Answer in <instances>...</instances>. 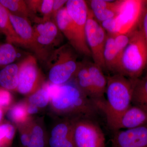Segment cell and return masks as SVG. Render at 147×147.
Segmentation results:
<instances>
[{
  "label": "cell",
  "instance_id": "obj_33",
  "mask_svg": "<svg viewBox=\"0 0 147 147\" xmlns=\"http://www.w3.org/2000/svg\"><path fill=\"white\" fill-rule=\"evenodd\" d=\"M67 1L66 0H54L53 3V10L51 14V20L56 23V18L59 11L63 7Z\"/></svg>",
  "mask_w": 147,
  "mask_h": 147
},
{
  "label": "cell",
  "instance_id": "obj_10",
  "mask_svg": "<svg viewBox=\"0 0 147 147\" xmlns=\"http://www.w3.org/2000/svg\"><path fill=\"white\" fill-rule=\"evenodd\" d=\"M106 120L113 131L137 128L147 124V112L131 105L123 113Z\"/></svg>",
  "mask_w": 147,
  "mask_h": 147
},
{
  "label": "cell",
  "instance_id": "obj_5",
  "mask_svg": "<svg viewBox=\"0 0 147 147\" xmlns=\"http://www.w3.org/2000/svg\"><path fill=\"white\" fill-rule=\"evenodd\" d=\"M50 65L49 79L53 84H64L74 76L79 63L72 48L63 45L55 50L49 61Z\"/></svg>",
  "mask_w": 147,
  "mask_h": 147
},
{
  "label": "cell",
  "instance_id": "obj_22",
  "mask_svg": "<svg viewBox=\"0 0 147 147\" xmlns=\"http://www.w3.org/2000/svg\"><path fill=\"white\" fill-rule=\"evenodd\" d=\"M19 65L11 63L0 71V86L7 90H17L18 84Z\"/></svg>",
  "mask_w": 147,
  "mask_h": 147
},
{
  "label": "cell",
  "instance_id": "obj_31",
  "mask_svg": "<svg viewBox=\"0 0 147 147\" xmlns=\"http://www.w3.org/2000/svg\"><path fill=\"white\" fill-rule=\"evenodd\" d=\"M137 28L142 33L147 45V6L142 13Z\"/></svg>",
  "mask_w": 147,
  "mask_h": 147
},
{
  "label": "cell",
  "instance_id": "obj_26",
  "mask_svg": "<svg viewBox=\"0 0 147 147\" xmlns=\"http://www.w3.org/2000/svg\"><path fill=\"white\" fill-rule=\"evenodd\" d=\"M15 133V129L11 124L0 125V147H7L12 142Z\"/></svg>",
  "mask_w": 147,
  "mask_h": 147
},
{
  "label": "cell",
  "instance_id": "obj_6",
  "mask_svg": "<svg viewBox=\"0 0 147 147\" xmlns=\"http://www.w3.org/2000/svg\"><path fill=\"white\" fill-rule=\"evenodd\" d=\"M92 119L74 121L73 136L76 147H105V138L100 126Z\"/></svg>",
  "mask_w": 147,
  "mask_h": 147
},
{
  "label": "cell",
  "instance_id": "obj_4",
  "mask_svg": "<svg viewBox=\"0 0 147 147\" xmlns=\"http://www.w3.org/2000/svg\"><path fill=\"white\" fill-rule=\"evenodd\" d=\"M147 6V1H119L116 16L100 24L108 34L129 33L137 28L142 13Z\"/></svg>",
  "mask_w": 147,
  "mask_h": 147
},
{
  "label": "cell",
  "instance_id": "obj_35",
  "mask_svg": "<svg viewBox=\"0 0 147 147\" xmlns=\"http://www.w3.org/2000/svg\"><path fill=\"white\" fill-rule=\"evenodd\" d=\"M3 115V111L1 109V108H0V122H1V121L2 120Z\"/></svg>",
  "mask_w": 147,
  "mask_h": 147
},
{
  "label": "cell",
  "instance_id": "obj_21",
  "mask_svg": "<svg viewBox=\"0 0 147 147\" xmlns=\"http://www.w3.org/2000/svg\"><path fill=\"white\" fill-rule=\"evenodd\" d=\"M74 76L78 88L92 101L96 99L93 85L85 63H79Z\"/></svg>",
  "mask_w": 147,
  "mask_h": 147
},
{
  "label": "cell",
  "instance_id": "obj_8",
  "mask_svg": "<svg viewBox=\"0 0 147 147\" xmlns=\"http://www.w3.org/2000/svg\"><path fill=\"white\" fill-rule=\"evenodd\" d=\"M65 6L76 31L80 45V54L91 57L85 34L89 9L87 2L83 0H68Z\"/></svg>",
  "mask_w": 147,
  "mask_h": 147
},
{
  "label": "cell",
  "instance_id": "obj_1",
  "mask_svg": "<svg viewBox=\"0 0 147 147\" xmlns=\"http://www.w3.org/2000/svg\"><path fill=\"white\" fill-rule=\"evenodd\" d=\"M46 88L53 107L59 112L92 119L96 116L98 110L92 100L78 86L53 84Z\"/></svg>",
  "mask_w": 147,
  "mask_h": 147
},
{
  "label": "cell",
  "instance_id": "obj_23",
  "mask_svg": "<svg viewBox=\"0 0 147 147\" xmlns=\"http://www.w3.org/2000/svg\"><path fill=\"white\" fill-rule=\"evenodd\" d=\"M0 29L5 35L7 42L21 45L20 38L14 30L7 10L0 3Z\"/></svg>",
  "mask_w": 147,
  "mask_h": 147
},
{
  "label": "cell",
  "instance_id": "obj_25",
  "mask_svg": "<svg viewBox=\"0 0 147 147\" xmlns=\"http://www.w3.org/2000/svg\"><path fill=\"white\" fill-rule=\"evenodd\" d=\"M50 100V96L46 87L37 90L30 96L28 99L30 104L40 108L47 106Z\"/></svg>",
  "mask_w": 147,
  "mask_h": 147
},
{
  "label": "cell",
  "instance_id": "obj_12",
  "mask_svg": "<svg viewBox=\"0 0 147 147\" xmlns=\"http://www.w3.org/2000/svg\"><path fill=\"white\" fill-rule=\"evenodd\" d=\"M36 53L42 55L43 47L52 46L59 37L60 31L55 22L51 20L37 23L33 27Z\"/></svg>",
  "mask_w": 147,
  "mask_h": 147
},
{
  "label": "cell",
  "instance_id": "obj_27",
  "mask_svg": "<svg viewBox=\"0 0 147 147\" xmlns=\"http://www.w3.org/2000/svg\"><path fill=\"white\" fill-rule=\"evenodd\" d=\"M46 142L43 130L40 126L34 127L30 135V141L28 147H45Z\"/></svg>",
  "mask_w": 147,
  "mask_h": 147
},
{
  "label": "cell",
  "instance_id": "obj_13",
  "mask_svg": "<svg viewBox=\"0 0 147 147\" xmlns=\"http://www.w3.org/2000/svg\"><path fill=\"white\" fill-rule=\"evenodd\" d=\"M74 121L58 124L51 131L50 147H76L73 136Z\"/></svg>",
  "mask_w": 147,
  "mask_h": 147
},
{
  "label": "cell",
  "instance_id": "obj_29",
  "mask_svg": "<svg viewBox=\"0 0 147 147\" xmlns=\"http://www.w3.org/2000/svg\"><path fill=\"white\" fill-rule=\"evenodd\" d=\"M54 0H42L39 6L38 12L42 15V22L51 20Z\"/></svg>",
  "mask_w": 147,
  "mask_h": 147
},
{
  "label": "cell",
  "instance_id": "obj_32",
  "mask_svg": "<svg viewBox=\"0 0 147 147\" xmlns=\"http://www.w3.org/2000/svg\"><path fill=\"white\" fill-rule=\"evenodd\" d=\"M12 101V96L7 90L0 88V108H5Z\"/></svg>",
  "mask_w": 147,
  "mask_h": 147
},
{
  "label": "cell",
  "instance_id": "obj_20",
  "mask_svg": "<svg viewBox=\"0 0 147 147\" xmlns=\"http://www.w3.org/2000/svg\"><path fill=\"white\" fill-rule=\"evenodd\" d=\"M0 3L11 13L25 18L30 21L33 20L36 24L42 22L41 19L36 17L29 8L26 1L22 0H0Z\"/></svg>",
  "mask_w": 147,
  "mask_h": 147
},
{
  "label": "cell",
  "instance_id": "obj_14",
  "mask_svg": "<svg viewBox=\"0 0 147 147\" xmlns=\"http://www.w3.org/2000/svg\"><path fill=\"white\" fill-rule=\"evenodd\" d=\"M7 11L14 30L21 40V45L31 48L36 52L33 28L30 21Z\"/></svg>",
  "mask_w": 147,
  "mask_h": 147
},
{
  "label": "cell",
  "instance_id": "obj_30",
  "mask_svg": "<svg viewBox=\"0 0 147 147\" xmlns=\"http://www.w3.org/2000/svg\"><path fill=\"white\" fill-rule=\"evenodd\" d=\"M112 35V34H111ZM114 38V42L116 47L122 54L128 45L129 41V33L127 34H118L112 35Z\"/></svg>",
  "mask_w": 147,
  "mask_h": 147
},
{
  "label": "cell",
  "instance_id": "obj_7",
  "mask_svg": "<svg viewBox=\"0 0 147 147\" xmlns=\"http://www.w3.org/2000/svg\"><path fill=\"white\" fill-rule=\"evenodd\" d=\"M86 40L89 48L93 62L105 70L103 51L107 33L101 24L95 18L89 8L85 30Z\"/></svg>",
  "mask_w": 147,
  "mask_h": 147
},
{
  "label": "cell",
  "instance_id": "obj_3",
  "mask_svg": "<svg viewBox=\"0 0 147 147\" xmlns=\"http://www.w3.org/2000/svg\"><path fill=\"white\" fill-rule=\"evenodd\" d=\"M129 41L121 57L118 74L138 79L147 70V45L138 28L129 33Z\"/></svg>",
  "mask_w": 147,
  "mask_h": 147
},
{
  "label": "cell",
  "instance_id": "obj_28",
  "mask_svg": "<svg viewBox=\"0 0 147 147\" xmlns=\"http://www.w3.org/2000/svg\"><path fill=\"white\" fill-rule=\"evenodd\" d=\"M27 113V110L24 105L17 104L9 109L7 113V117L11 121L18 123L26 119Z\"/></svg>",
  "mask_w": 147,
  "mask_h": 147
},
{
  "label": "cell",
  "instance_id": "obj_18",
  "mask_svg": "<svg viewBox=\"0 0 147 147\" xmlns=\"http://www.w3.org/2000/svg\"><path fill=\"white\" fill-rule=\"evenodd\" d=\"M130 80L132 89L131 105L147 112V70L138 79Z\"/></svg>",
  "mask_w": 147,
  "mask_h": 147
},
{
  "label": "cell",
  "instance_id": "obj_24",
  "mask_svg": "<svg viewBox=\"0 0 147 147\" xmlns=\"http://www.w3.org/2000/svg\"><path fill=\"white\" fill-rule=\"evenodd\" d=\"M17 53L11 43L0 44V66H6L11 64L16 59Z\"/></svg>",
  "mask_w": 147,
  "mask_h": 147
},
{
  "label": "cell",
  "instance_id": "obj_9",
  "mask_svg": "<svg viewBox=\"0 0 147 147\" xmlns=\"http://www.w3.org/2000/svg\"><path fill=\"white\" fill-rule=\"evenodd\" d=\"M40 79V73L36 59L29 55L19 65L17 90L23 94L34 92L39 85Z\"/></svg>",
  "mask_w": 147,
  "mask_h": 147
},
{
  "label": "cell",
  "instance_id": "obj_36",
  "mask_svg": "<svg viewBox=\"0 0 147 147\" xmlns=\"http://www.w3.org/2000/svg\"><path fill=\"white\" fill-rule=\"evenodd\" d=\"M0 33H2V32L1 31V29H0Z\"/></svg>",
  "mask_w": 147,
  "mask_h": 147
},
{
  "label": "cell",
  "instance_id": "obj_2",
  "mask_svg": "<svg viewBox=\"0 0 147 147\" xmlns=\"http://www.w3.org/2000/svg\"><path fill=\"white\" fill-rule=\"evenodd\" d=\"M106 98L92 101L98 111L105 114L106 119L117 115L131 105V80L120 74L107 77Z\"/></svg>",
  "mask_w": 147,
  "mask_h": 147
},
{
  "label": "cell",
  "instance_id": "obj_15",
  "mask_svg": "<svg viewBox=\"0 0 147 147\" xmlns=\"http://www.w3.org/2000/svg\"><path fill=\"white\" fill-rule=\"evenodd\" d=\"M56 23L60 31L66 38L73 49L80 53V45L76 31L65 6L58 12Z\"/></svg>",
  "mask_w": 147,
  "mask_h": 147
},
{
  "label": "cell",
  "instance_id": "obj_11",
  "mask_svg": "<svg viewBox=\"0 0 147 147\" xmlns=\"http://www.w3.org/2000/svg\"><path fill=\"white\" fill-rule=\"evenodd\" d=\"M111 142L112 147H147V124L113 131Z\"/></svg>",
  "mask_w": 147,
  "mask_h": 147
},
{
  "label": "cell",
  "instance_id": "obj_19",
  "mask_svg": "<svg viewBox=\"0 0 147 147\" xmlns=\"http://www.w3.org/2000/svg\"><path fill=\"white\" fill-rule=\"evenodd\" d=\"M85 63L91 79L97 98L95 100L104 98L107 80V77L103 73V70L93 62L87 61Z\"/></svg>",
  "mask_w": 147,
  "mask_h": 147
},
{
  "label": "cell",
  "instance_id": "obj_16",
  "mask_svg": "<svg viewBox=\"0 0 147 147\" xmlns=\"http://www.w3.org/2000/svg\"><path fill=\"white\" fill-rule=\"evenodd\" d=\"M119 1L91 0L88 1L90 10L100 24L115 17L117 15Z\"/></svg>",
  "mask_w": 147,
  "mask_h": 147
},
{
  "label": "cell",
  "instance_id": "obj_34",
  "mask_svg": "<svg viewBox=\"0 0 147 147\" xmlns=\"http://www.w3.org/2000/svg\"><path fill=\"white\" fill-rule=\"evenodd\" d=\"M27 113L30 115L36 114L38 112V108L34 105L30 104L27 108Z\"/></svg>",
  "mask_w": 147,
  "mask_h": 147
},
{
  "label": "cell",
  "instance_id": "obj_17",
  "mask_svg": "<svg viewBox=\"0 0 147 147\" xmlns=\"http://www.w3.org/2000/svg\"><path fill=\"white\" fill-rule=\"evenodd\" d=\"M122 55L115 45L113 35L107 34L103 51L105 70L111 71L114 74H118Z\"/></svg>",
  "mask_w": 147,
  "mask_h": 147
}]
</instances>
